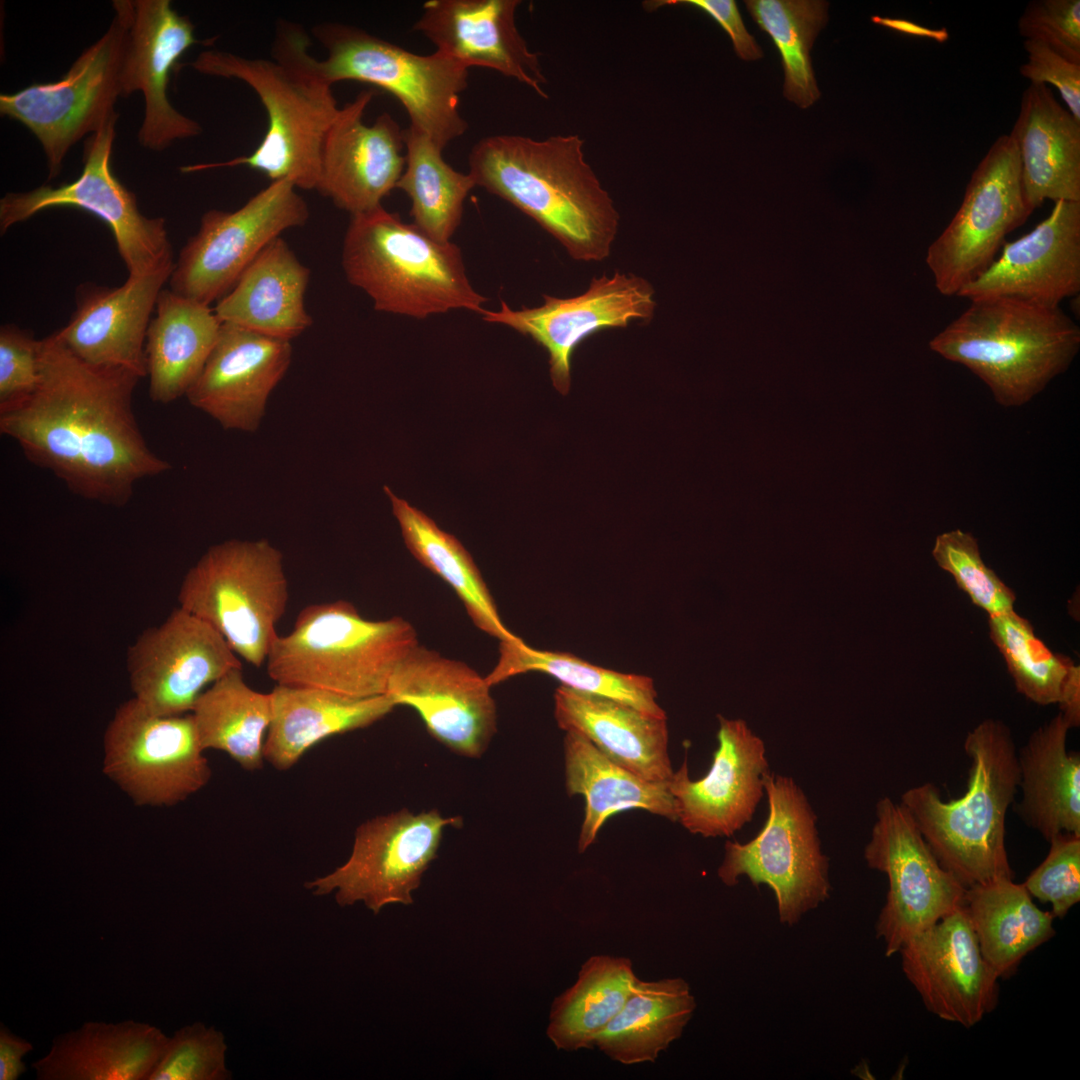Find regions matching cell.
I'll list each match as a JSON object with an SVG mask.
<instances>
[{"label": "cell", "mask_w": 1080, "mask_h": 1080, "mask_svg": "<svg viewBox=\"0 0 1080 1080\" xmlns=\"http://www.w3.org/2000/svg\"><path fill=\"white\" fill-rule=\"evenodd\" d=\"M40 379L21 405L0 413L1 434L32 464L52 472L76 496L123 507L136 484L170 463L147 444L133 409L141 379L91 365L52 333L40 340Z\"/></svg>", "instance_id": "1"}, {"label": "cell", "mask_w": 1080, "mask_h": 1080, "mask_svg": "<svg viewBox=\"0 0 1080 1080\" xmlns=\"http://www.w3.org/2000/svg\"><path fill=\"white\" fill-rule=\"evenodd\" d=\"M577 134L536 140L494 135L469 154V174L552 235L569 256L601 262L611 254L620 216L584 155Z\"/></svg>", "instance_id": "2"}, {"label": "cell", "mask_w": 1080, "mask_h": 1080, "mask_svg": "<svg viewBox=\"0 0 1080 1080\" xmlns=\"http://www.w3.org/2000/svg\"><path fill=\"white\" fill-rule=\"evenodd\" d=\"M303 28L281 22L272 56L249 58L223 50L201 52L191 66L199 73L243 81L258 95L267 114L266 133L256 149L219 163L191 164L183 173L246 166L271 182L288 180L296 188L316 189L324 136L340 108L332 85L309 53Z\"/></svg>", "instance_id": "3"}, {"label": "cell", "mask_w": 1080, "mask_h": 1080, "mask_svg": "<svg viewBox=\"0 0 1080 1080\" xmlns=\"http://www.w3.org/2000/svg\"><path fill=\"white\" fill-rule=\"evenodd\" d=\"M970 759L966 792L944 801L932 783L908 789V810L939 863L966 888L1013 878L1005 846L1006 813L1020 782L1010 729L986 719L964 741Z\"/></svg>", "instance_id": "4"}, {"label": "cell", "mask_w": 1080, "mask_h": 1080, "mask_svg": "<svg viewBox=\"0 0 1080 1080\" xmlns=\"http://www.w3.org/2000/svg\"><path fill=\"white\" fill-rule=\"evenodd\" d=\"M929 347L968 368L999 405L1019 407L1069 368L1080 348V328L1060 307L981 298L970 300Z\"/></svg>", "instance_id": "5"}, {"label": "cell", "mask_w": 1080, "mask_h": 1080, "mask_svg": "<svg viewBox=\"0 0 1080 1080\" xmlns=\"http://www.w3.org/2000/svg\"><path fill=\"white\" fill-rule=\"evenodd\" d=\"M341 264L347 281L377 311L417 319L485 311L488 299L473 288L459 247L431 238L383 206L351 216Z\"/></svg>", "instance_id": "6"}, {"label": "cell", "mask_w": 1080, "mask_h": 1080, "mask_svg": "<svg viewBox=\"0 0 1080 1080\" xmlns=\"http://www.w3.org/2000/svg\"><path fill=\"white\" fill-rule=\"evenodd\" d=\"M417 644L414 627L400 616L369 620L346 600L315 603L277 636L266 670L281 685L375 697L386 694L395 668Z\"/></svg>", "instance_id": "7"}, {"label": "cell", "mask_w": 1080, "mask_h": 1080, "mask_svg": "<svg viewBox=\"0 0 1080 1080\" xmlns=\"http://www.w3.org/2000/svg\"><path fill=\"white\" fill-rule=\"evenodd\" d=\"M288 599L282 553L265 539L210 546L178 592L179 607L211 625L255 667L266 663Z\"/></svg>", "instance_id": "8"}, {"label": "cell", "mask_w": 1080, "mask_h": 1080, "mask_svg": "<svg viewBox=\"0 0 1080 1080\" xmlns=\"http://www.w3.org/2000/svg\"><path fill=\"white\" fill-rule=\"evenodd\" d=\"M327 55L317 60L331 84L355 80L394 95L404 106L410 127L442 150L468 127L459 95L468 85V67L435 51L418 55L360 28L324 23L313 29Z\"/></svg>", "instance_id": "9"}, {"label": "cell", "mask_w": 1080, "mask_h": 1080, "mask_svg": "<svg viewBox=\"0 0 1080 1080\" xmlns=\"http://www.w3.org/2000/svg\"><path fill=\"white\" fill-rule=\"evenodd\" d=\"M106 32L87 47L61 79L0 95L1 115L29 129L45 153L49 179L59 175L71 147L118 117L121 74L132 18V0L113 1Z\"/></svg>", "instance_id": "10"}, {"label": "cell", "mask_w": 1080, "mask_h": 1080, "mask_svg": "<svg viewBox=\"0 0 1080 1080\" xmlns=\"http://www.w3.org/2000/svg\"><path fill=\"white\" fill-rule=\"evenodd\" d=\"M768 817L746 843L727 842L718 877L734 886L747 876L774 892L779 920L794 925L829 897L828 859L821 851L816 815L802 789L787 776L764 777Z\"/></svg>", "instance_id": "11"}, {"label": "cell", "mask_w": 1080, "mask_h": 1080, "mask_svg": "<svg viewBox=\"0 0 1080 1080\" xmlns=\"http://www.w3.org/2000/svg\"><path fill=\"white\" fill-rule=\"evenodd\" d=\"M191 713L162 715L134 697L121 703L103 737V773L141 807H171L211 778Z\"/></svg>", "instance_id": "12"}, {"label": "cell", "mask_w": 1080, "mask_h": 1080, "mask_svg": "<svg viewBox=\"0 0 1080 1080\" xmlns=\"http://www.w3.org/2000/svg\"><path fill=\"white\" fill-rule=\"evenodd\" d=\"M117 119L113 118L87 137L83 169L77 179L57 187L42 185L26 192L5 194L0 200L1 232L48 208H79L110 228L129 277L174 267L165 219L145 216L136 195L112 172Z\"/></svg>", "instance_id": "13"}, {"label": "cell", "mask_w": 1080, "mask_h": 1080, "mask_svg": "<svg viewBox=\"0 0 1080 1080\" xmlns=\"http://www.w3.org/2000/svg\"><path fill=\"white\" fill-rule=\"evenodd\" d=\"M1017 146L999 136L971 174L961 205L930 244L925 263L937 291L957 296L995 260L1005 237L1032 214Z\"/></svg>", "instance_id": "14"}, {"label": "cell", "mask_w": 1080, "mask_h": 1080, "mask_svg": "<svg viewBox=\"0 0 1080 1080\" xmlns=\"http://www.w3.org/2000/svg\"><path fill=\"white\" fill-rule=\"evenodd\" d=\"M460 823V817L437 810L402 809L371 818L357 827L347 861L305 887L317 896L334 892L342 907L362 902L375 915L389 904H412L444 830Z\"/></svg>", "instance_id": "15"}, {"label": "cell", "mask_w": 1080, "mask_h": 1080, "mask_svg": "<svg viewBox=\"0 0 1080 1080\" xmlns=\"http://www.w3.org/2000/svg\"><path fill=\"white\" fill-rule=\"evenodd\" d=\"M306 201L288 180L272 181L234 211L211 209L179 253L170 290L210 306L234 286L272 240L309 218Z\"/></svg>", "instance_id": "16"}, {"label": "cell", "mask_w": 1080, "mask_h": 1080, "mask_svg": "<svg viewBox=\"0 0 1080 1080\" xmlns=\"http://www.w3.org/2000/svg\"><path fill=\"white\" fill-rule=\"evenodd\" d=\"M865 847L867 865L885 873L889 890L876 935L886 956L963 904L966 887L937 860L908 810L890 798L876 804Z\"/></svg>", "instance_id": "17"}, {"label": "cell", "mask_w": 1080, "mask_h": 1080, "mask_svg": "<svg viewBox=\"0 0 1080 1080\" xmlns=\"http://www.w3.org/2000/svg\"><path fill=\"white\" fill-rule=\"evenodd\" d=\"M655 290L643 277L615 271L611 276L593 277L588 289L577 296L558 298L543 295V304L515 310L501 300L497 311L481 315L530 337L549 356L550 377L555 389L565 395L571 386V360L577 347L589 336L610 328H625L631 322L649 323L655 314Z\"/></svg>", "instance_id": "18"}, {"label": "cell", "mask_w": 1080, "mask_h": 1080, "mask_svg": "<svg viewBox=\"0 0 1080 1080\" xmlns=\"http://www.w3.org/2000/svg\"><path fill=\"white\" fill-rule=\"evenodd\" d=\"M126 667L137 701L158 714L181 715L191 713L210 685L242 664L216 629L178 607L129 646Z\"/></svg>", "instance_id": "19"}, {"label": "cell", "mask_w": 1080, "mask_h": 1080, "mask_svg": "<svg viewBox=\"0 0 1080 1080\" xmlns=\"http://www.w3.org/2000/svg\"><path fill=\"white\" fill-rule=\"evenodd\" d=\"M490 688L466 663L417 644L395 668L386 695L416 710L430 735L452 752L479 758L497 729Z\"/></svg>", "instance_id": "20"}, {"label": "cell", "mask_w": 1080, "mask_h": 1080, "mask_svg": "<svg viewBox=\"0 0 1080 1080\" xmlns=\"http://www.w3.org/2000/svg\"><path fill=\"white\" fill-rule=\"evenodd\" d=\"M899 953L905 976L940 1019L970 1028L996 1007L999 977L984 959L962 905Z\"/></svg>", "instance_id": "21"}, {"label": "cell", "mask_w": 1080, "mask_h": 1080, "mask_svg": "<svg viewBox=\"0 0 1080 1080\" xmlns=\"http://www.w3.org/2000/svg\"><path fill=\"white\" fill-rule=\"evenodd\" d=\"M373 96L363 90L340 108L320 150L315 190L351 216L381 207L405 168V130L388 113L363 122Z\"/></svg>", "instance_id": "22"}, {"label": "cell", "mask_w": 1080, "mask_h": 1080, "mask_svg": "<svg viewBox=\"0 0 1080 1080\" xmlns=\"http://www.w3.org/2000/svg\"><path fill=\"white\" fill-rule=\"evenodd\" d=\"M718 719V747L708 773L690 779L685 759L669 779L677 821L703 837L730 836L748 823L765 794L769 772L764 742L746 722Z\"/></svg>", "instance_id": "23"}, {"label": "cell", "mask_w": 1080, "mask_h": 1080, "mask_svg": "<svg viewBox=\"0 0 1080 1080\" xmlns=\"http://www.w3.org/2000/svg\"><path fill=\"white\" fill-rule=\"evenodd\" d=\"M1080 292V202L1056 201L1050 214L958 293L969 301L1006 298L1043 307Z\"/></svg>", "instance_id": "24"}, {"label": "cell", "mask_w": 1080, "mask_h": 1080, "mask_svg": "<svg viewBox=\"0 0 1080 1080\" xmlns=\"http://www.w3.org/2000/svg\"><path fill=\"white\" fill-rule=\"evenodd\" d=\"M191 20L169 0H132V18L121 74V94L140 91L144 118L138 132L146 149L162 151L176 140L202 132L198 122L177 111L168 98L171 73L198 40Z\"/></svg>", "instance_id": "25"}, {"label": "cell", "mask_w": 1080, "mask_h": 1080, "mask_svg": "<svg viewBox=\"0 0 1080 1080\" xmlns=\"http://www.w3.org/2000/svg\"><path fill=\"white\" fill-rule=\"evenodd\" d=\"M292 353L291 341L222 323L218 341L185 397L224 429L255 432Z\"/></svg>", "instance_id": "26"}, {"label": "cell", "mask_w": 1080, "mask_h": 1080, "mask_svg": "<svg viewBox=\"0 0 1080 1080\" xmlns=\"http://www.w3.org/2000/svg\"><path fill=\"white\" fill-rule=\"evenodd\" d=\"M174 267L129 277L109 288L82 284L76 309L56 333L79 359L96 366L128 370L146 377L145 340L150 316Z\"/></svg>", "instance_id": "27"}, {"label": "cell", "mask_w": 1080, "mask_h": 1080, "mask_svg": "<svg viewBox=\"0 0 1080 1080\" xmlns=\"http://www.w3.org/2000/svg\"><path fill=\"white\" fill-rule=\"evenodd\" d=\"M519 0H429L414 24L435 46L466 67L481 66L548 98L539 56L528 48L515 24Z\"/></svg>", "instance_id": "28"}, {"label": "cell", "mask_w": 1080, "mask_h": 1080, "mask_svg": "<svg viewBox=\"0 0 1080 1080\" xmlns=\"http://www.w3.org/2000/svg\"><path fill=\"white\" fill-rule=\"evenodd\" d=\"M1009 134L1032 211L1046 200L1080 202V121L1047 85L1030 83L1023 91Z\"/></svg>", "instance_id": "29"}, {"label": "cell", "mask_w": 1080, "mask_h": 1080, "mask_svg": "<svg viewBox=\"0 0 1080 1080\" xmlns=\"http://www.w3.org/2000/svg\"><path fill=\"white\" fill-rule=\"evenodd\" d=\"M554 716L566 732L580 734L615 763L650 781H669L666 717L629 704L560 685Z\"/></svg>", "instance_id": "30"}, {"label": "cell", "mask_w": 1080, "mask_h": 1080, "mask_svg": "<svg viewBox=\"0 0 1080 1080\" xmlns=\"http://www.w3.org/2000/svg\"><path fill=\"white\" fill-rule=\"evenodd\" d=\"M309 280L310 269L280 236L252 260L213 310L222 323L291 341L312 324L305 307Z\"/></svg>", "instance_id": "31"}, {"label": "cell", "mask_w": 1080, "mask_h": 1080, "mask_svg": "<svg viewBox=\"0 0 1080 1080\" xmlns=\"http://www.w3.org/2000/svg\"><path fill=\"white\" fill-rule=\"evenodd\" d=\"M272 717L264 759L287 771L307 750L334 735L366 728L396 707L384 694L355 698L328 690L276 684L270 692Z\"/></svg>", "instance_id": "32"}, {"label": "cell", "mask_w": 1080, "mask_h": 1080, "mask_svg": "<svg viewBox=\"0 0 1080 1080\" xmlns=\"http://www.w3.org/2000/svg\"><path fill=\"white\" fill-rule=\"evenodd\" d=\"M169 1039L160 1029L132 1020L88 1022L57 1037L32 1066L44 1080H148Z\"/></svg>", "instance_id": "33"}, {"label": "cell", "mask_w": 1080, "mask_h": 1080, "mask_svg": "<svg viewBox=\"0 0 1080 1080\" xmlns=\"http://www.w3.org/2000/svg\"><path fill=\"white\" fill-rule=\"evenodd\" d=\"M145 340L146 376L153 402L186 396L213 351L222 327L210 306L163 289Z\"/></svg>", "instance_id": "34"}, {"label": "cell", "mask_w": 1080, "mask_h": 1080, "mask_svg": "<svg viewBox=\"0 0 1080 1080\" xmlns=\"http://www.w3.org/2000/svg\"><path fill=\"white\" fill-rule=\"evenodd\" d=\"M565 785L569 796L585 798V814L578 850L592 845L612 815L642 809L672 821L678 820L676 801L669 781H650L620 766L580 734L564 738Z\"/></svg>", "instance_id": "35"}, {"label": "cell", "mask_w": 1080, "mask_h": 1080, "mask_svg": "<svg viewBox=\"0 0 1080 1080\" xmlns=\"http://www.w3.org/2000/svg\"><path fill=\"white\" fill-rule=\"evenodd\" d=\"M1068 723L1059 712L1017 753L1023 798L1019 816L1047 841L1080 835V755L1068 751Z\"/></svg>", "instance_id": "36"}, {"label": "cell", "mask_w": 1080, "mask_h": 1080, "mask_svg": "<svg viewBox=\"0 0 1080 1080\" xmlns=\"http://www.w3.org/2000/svg\"><path fill=\"white\" fill-rule=\"evenodd\" d=\"M962 906L984 959L999 978L1010 977L1028 953L1055 933L1052 913L1039 909L1013 878L966 888Z\"/></svg>", "instance_id": "37"}, {"label": "cell", "mask_w": 1080, "mask_h": 1080, "mask_svg": "<svg viewBox=\"0 0 1080 1080\" xmlns=\"http://www.w3.org/2000/svg\"><path fill=\"white\" fill-rule=\"evenodd\" d=\"M695 1008L683 978H637L620 1011L596 1036L594 1047L623 1065L655 1062L681 1037Z\"/></svg>", "instance_id": "38"}, {"label": "cell", "mask_w": 1080, "mask_h": 1080, "mask_svg": "<svg viewBox=\"0 0 1080 1080\" xmlns=\"http://www.w3.org/2000/svg\"><path fill=\"white\" fill-rule=\"evenodd\" d=\"M384 491L410 553L452 588L473 624L499 641L516 638L504 625L480 570L461 542L425 513L397 497L388 486H384Z\"/></svg>", "instance_id": "39"}, {"label": "cell", "mask_w": 1080, "mask_h": 1080, "mask_svg": "<svg viewBox=\"0 0 1080 1080\" xmlns=\"http://www.w3.org/2000/svg\"><path fill=\"white\" fill-rule=\"evenodd\" d=\"M191 714L202 747L226 753L246 771L263 767L264 742L272 717L270 693L251 688L242 668L210 685Z\"/></svg>", "instance_id": "40"}, {"label": "cell", "mask_w": 1080, "mask_h": 1080, "mask_svg": "<svg viewBox=\"0 0 1080 1080\" xmlns=\"http://www.w3.org/2000/svg\"><path fill=\"white\" fill-rule=\"evenodd\" d=\"M637 978L627 957H589L576 982L554 999L548 1038L568 1052L594 1048L596 1036L620 1011Z\"/></svg>", "instance_id": "41"}, {"label": "cell", "mask_w": 1080, "mask_h": 1080, "mask_svg": "<svg viewBox=\"0 0 1080 1080\" xmlns=\"http://www.w3.org/2000/svg\"><path fill=\"white\" fill-rule=\"evenodd\" d=\"M989 636L1016 689L1039 705L1058 704L1070 728L1080 724V667L1054 653L1014 610L988 617Z\"/></svg>", "instance_id": "42"}, {"label": "cell", "mask_w": 1080, "mask_h": 1080, "mask_svg": "<svg viewBox=\"0 0 1080 1080\" xmlns=\"http://www.w3.org/2000/svg\"><path fill=\"white\" fill-rule=\"evenodd\" d=\"M499 642L497 663L485 677L491 687L516 675L540 672L552 676L565 687L608 697L648 714L666 717L656 701L653 680L647 676L599 667L570 653L538 650L518 636Z\"/></svg>", "instance_id": "43"}, {"label": "cell", "mask_w": 1080, "mask_h": 1080, "mask_svg": "<svg viewBox=\"0 0 1080 1080\" xmlns=\"http://www.w3.org/2000/svg\"><path fill=\"white\" fill-rule=\"evenodd\" d=\"M405 148V168L396 188L411 200L413 224L437 241L450 242L476 183L469 173L454 170L443 159V150L410 126L405 130Z\"/></svg>", "instance_id": "44"}, {"label": "cell", "mask_w": 1080, "mask_h": 1080, "mask_svg": "<svg viewBox=\"0 0 1080 1080\" xmlns=\"http://www.w3.org/2000/svg\"><path fill=\"white\" fill-rule=\"evenodd\" d=\"M746 8L775 43L784 68V96L800 108L820 98L810 50L827 23L828 2L820 0H748Z\"/></svg>", "instance_id": "45"}, {"label": "cell", "mask_w": 1080, "mask_h": 1080, "mask_svg": "<svg viewBox=\"0 0 1080 1080\" xmlns=\"http://www.w3.org/2000/svg\"><path fill=\"white\" fill-rule=\"evenodd\" d=\"M931 554L971 602L989 616L1014 610V592L984 563L977 539L971 533L954 529L937 535Z\"/></svg>", "instance_id": "46"}, {"label": "cell", "mask_w": 1080, "mask_h": 1080, "mask_svg": "<svg viewBox=\"0 0 1080 1080\" xmlns=\"http://www.w3.org/2000/svg\"><path fill=\"white\" fill-rule=\"evenodd\" d=\"M227 1045L214 1027L196 1022L175 1032L148 1080H226Z\"/></svg>", "instance_id": "47"}, {"label": "cell", "mask_w": 1080, "mask_h": 1080, "mask_svg": "<svg viewBox=\"0 0 1080 1080\" xmlns=\"http://www.w3.org/2000/svg\"><path fill=\"white\" fill-rule=\"evenodd\" d=\"M1048 842L1046 858L1023 885L1032 897L1051 905L1054 917L1063 918L1080 900V835L1060 833Z\"/></svg>", "instance_id": "48"}, {"label": "cell", "mask_w": 1080, "mask_h": 1080, "mask_svg": "<svg viewBox=\"0 0 1080 1080\" xmlns=\"http://www.w3.org/2000/svg\"><path fill=\"white\" fill-rule=\"evenodd\" d=\"M40 340L13 324L0 328V413L31 397L40 379Z\"/></svg>", "instance_id": "49"}, {"label": "cell", "mask_w": 1080, "mask_h": 1080, "mask_svg": "<svg viewBox=\"0 0 1080 1080\" xmlns=\"http://www.w3.org/2000/svg\"><path fill=\"white\" fill-rule=\"evenodd\" d=\"M1024 40L1041 42L1080 63V1H1030L1017 23Z\"/></svg>", "instance_id": "50"}, {"label": "cell", "mask_w": 1080, "mask_h": 1080, "mask_svg": "<svg viewBox=\"0 0 1080 1080\" xmlns=\"http://www.w3.org/2000/svg\"><path fill=\"white\" fill-rule=\"evenodd\" d=\"M1023 47L1027 61L1020 66V74L1030 83L1053 85L1066 108L1080 121V63L1038 41L1024 40Z\"/></svg>", "instance_id": "51"}, {"label": "cell", "mask_w": 1080, "mask_h": 1080, "mask_svg": "<svg viewBox=\"0 0 1080 1080\" xmlns=\"http://www.w3.org/2000/svg\"><path fill=\"white\" fill-rule=\"evenodd\" d=\"M668 5L691 6L708 14L729 35L736 54L742 60H757L763 56V52L754 37L748 33L734 0H654L643 2V6L647 11H653Z\"/></svg>", "instance_id": "52"}, {"label": "cell", "mask_w": 1080, "mask_h": 1080, "mask_svg": "<svg viewBox=\"0 0 1080 1080\" xmlns=\"http://www.w3.org/2000/svg\"><path fill=\"white\" fill-rule=\"evenodd\" d=\"M32 1049L30 1042L16 1036L1 1024L0 1080L17 1079L26 1070L22 1057Z\"/></svg>", "instance_id": "53"}, {"label": "cell", "mask_w": 1080, "mask_h": 1080, "mask_svg": "<svg viewBox=\"0 0 1080 1080\" xmlns=\"http://www.w3.org/2000/svg\"><path fill=\"white\" fill-rule=\"evenodd\" d=\"M872 22L905 34L933 39L937 42H945L949 38L946 28L930 29L905 19L886 18L873 16Z\"/></svg>", "instance_id": "54"}]
</instances>
